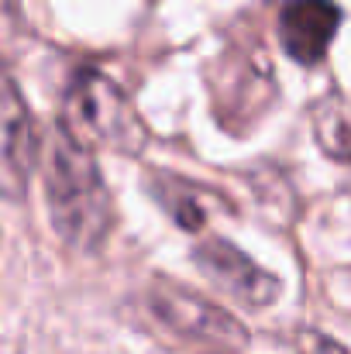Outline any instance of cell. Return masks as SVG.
I'll return each instance as SVG.
<instances>
[{
    "mask_svg": "<svg viewBox=\"0 0 351 354\" xmlns=\"http://www.w3.org/2000/svg\"><path fill=\"white\" fill-rule=\"evenodd\" d=\"M45 172V200L52 231L69 251L93 254L114 227V203L97 169L93 151L69 141L62 131L52 134L42 158Z\"/></svg>",
    "mask_w": 351,
    "mask_h": 354,
    "instance_id": "6da1fadb",
    "label": "cell"
},
{
    "mask_svg": "<svg viewBox=\"0 0 351 354\" xmlns=\"http://www.w3.org/2000/svg\"><path fill=\"white\" fill-rule=\"evenodd\" d=\"M59 131L87 151L134 158L148 145V124L131 97L100 69H80L66 90Z\"/></svg>",
    "mask_w": 351,
    "mask_h": 354,
    "instance_id": "7a4b0ae2",
    "label": "cell"
},
{
    "mask_svg": "<svg viewBox=\"0 0 351 354\" xmlns=\"http://www.w3.org/2000/svg\"><path fill=\"white\" fill-rule=\"evenodd\" d=\"M148 313L162 330H169L179 344L200 354H241L248 351L244 324L228 313L221 303L179 286L176 279H155L145 292Z\"/></svg>",
    "mask_w": 351,
    "mask_h": 354,
    "instance_id": "3957f363",
    "label": "cell"
},
{
    "mask_svg": "<svg viewBox=\"0 0 351 354\" xmlns=\"http://www.w3.org/2000/svg\"><path fill=\"white\" fill-rule=\"evenodd\" d=\"M38 162V131L31 111L0 62V196L21 200L28 193L31 169Z\"/></svg>",
    "mask_w": 351,
    "mask_h": 354,
    "instance_id": "277c9868",
    "label": "cell"
},
{
    "mask_svg": "<svg viewBox=\"0 0 351 354\" xmlns=\"http://www.w3.org/2000/svg\"><path fill=\"white\" fill-rule=\"evenodd\" d=\"M193 261L200 268V275L224 296H231L237 303L258 310V306H269L276 303L282 282L265 272L258 261H251L241 248H234L231 241L224 237H207L193 248Z\"/></svg>",
    "mask_w": 351,
    "mask_h": 354,
    "instance_id": "5b68a950",
    "label": "cell"
},
{
    "mask_svg": "<svg viewBox=\"0 0 351 354\" xmlns=\"http://www.w3.org/2000/svg\"><path fill=\"white\" fill-rule=\"evenodd\" d=\"M341 24L334 0H289L279 14V41L289 59L314 66L327 55Z\"/></svg>",
    "mask_w": 351,
    "mask_h": 354,
    "instance_id": "8992f818",
    "label": "cell"
},
{
    "mask_svg": "<svg viewBox=\"0 0 351 354\" xmlns=\"http://www.w3.org/2000/svg\"><path fill=\"white\" fill-rule=\"evenodd\" d=\"M148 183H152L148 189H152L155 203L165 207V214L183 231H190V234H200L207 227V221L214 217L210 210L221 207V196L217 193H210V189H204L197 183H186V179L172 176V172H152Z\"/></svg>",
    "mask_w": 351,
    "mask_h": 354,
    "instance_id": "52a82bcc",
    "label": "cell"
},
{
    "mask_svg": "<svg viewBox=\"0 0 351 354\" xmlns=\"http://www.w3.org/2000/svg\"><path fill=\"white\" fill-rule=\"evenodd\" d=\"M314 134L331 158L351 162V100L345 97L321 100L314 111Z\"/></svg>",
    "mask_w": 351,
    "mask_h": 354,
    "instance_id": "ba28073f",
    "label": "cell"
},
{
    "mask_svg": "<svg viewBox=\"0 0 351 354\" xmlns=\"http://www.w3.org/2000/svg\"><path fill=\"white\" fill-rule=\"evenodd\" d=\"M296 351L300 354H351L345 344H338L334 337H327L321 330H300L296 334Z\"/></svg>",
    "mask_w": 351,
    "mask_h": 354,
    "instance_id": "9c48e42d",
    "label": "cell"
}]
</instances>
